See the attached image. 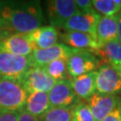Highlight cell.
Here are the masks:
<instances>
[{
  "label": "cell",
  "mask_w": 121,
  "mask_h": 121,
  "mask_svg": "<svg viewBox=\"0 0 121 121\" xmlns=\"http://www.w3.org/2000/svg\"><path fill=\"white\" fill-rule=\"evenodd\" d=\"M96 38L99 48L108 41L117 39V14L100 16L96 30Z\"/></svg>",
  "instance_id": "16"
},
{
  "label": "cell",
  "mask_w": 121,
  "mask_h": 121,
  "mask_svg": "<svg viewBox=\"0 0 121 121\" xmlns=\"http://www.w3.org/2000/svg\"><path fill=\"white\" fill-rule=\"evenodd\" d=\"M48 99L50 106L54 108H69L74 106L75 102L78 101L71 80L68 79L55 82L54 86L48 91Z\"/></svg>",
  "instance_id": "8"
},
{
  "label": "cell",
  "mask_w": 121,
  "mask_h": 121,
  "mask_svg": "<svg viewBox=\"0 0 121 121\" xmlns=\"http://www.w3.org/2000/svg\"><path fill=\"white\" fill-rule=\"evenodd\" d=\"M0 79H1V75H0Z\"/></svg>",
  "instance_id": "30"
},
{
  "label": "cell",
  "mask_w": 121,
  "mask_h": 121,
  "mask_svg": "<svg viewBox=\"0 0 121 121\" xmlns=\"http://www.w3.org/2000/svg\"><path fill=\"white\" fill-rule=\"evenodd\" d=\"M100 15L95 10L88 13H78L68 19L63 24L62 29L70 31H79L96 36L97 25Z\"/></svg>",
  "instance_id": "11"
},
{
  "label": "cell",
  "mask_w": 121,
  "mask_h": 121,
  "mask_svg": "<svg viewBox=\"0 0 121 121\" xmlns=\"http://www.w3.org/2000/svg\"><path fill=\"white\" fill-rule=\"evenodd\" d=\"M11 33H13L11 30H9V28L7 25L4 23V22L0 18V39H2L3 38L6 37L10 35Z\"/></svg>",
  "instance_id": "27"
},
{
  "label": "cell",
  "mask_w": 121,
  "mask_h": 121,
  "mask_svg": "<svg viewBox=\"0 0 121 121\" xmlns=\"http://www.w3.org/2000/svg\"><path fill=\"white\" fill-rule=\"evenodd\" d=\"M121 102V99L116 94H99L95 92L87 100L95 121L103 119Z\"/></svg>",
  "instance_id": "9"
},
{
  "label": "cell",
  "mask_w": 121,
  "mask_h": 121,
  "mask_svg": "<svg viewBox=\"0 0 121 121\" xmlns=\"http://www.w3.org/2000/svg\"><path fill=\"white\" fill-rule=\"evenodd\" d=\"M74 50L75 49L69 48L64 43H57L47 49H34L30 55V57L33 66L43 67L52 61L57 59L67 60V58L73 52H74Z\"/></svg>",
  "instance_id": "10"
},
{
  "label": "cell",
  "mask_w": 121,
  "mask_h": 121,
  "mask_svg": "<svg viewBox=\"0 0 121 121\" xmlns=\"http://www.w3.org/2000/svg\"><path fill=\"white\" fill-rule=\"evenodd\" d=\"M117 39L121 42V10L117 13Z\"/></svg>",
  "instance_id": "28"
},
{
  "label": "cell",
  "mask_w": 121,
  "mask_h": 121,
  "mask_svg": "<svg viewBox=\"0 0 121 121\" xmlns=\"http://www.w3.org/2000/svg\"><path fill=\"white\" fill-rule=\"evenodd\" d=\"M75 4L77 5L80 13H88L94 11L92 1L91 0H75Z\"/></svg>",
  "instance_id": "23"
},
{
  "label": "cell",
  "mask_w": 121,
  "mask_h": 121,
  "mask_svg": "<svg viewBox=\"0 0 121 121\" xmlns=\"http://www.w3.org/2000/svg\"><path fill=\"white\" fill-rule=\"evenodd\" d=\"M95 87L99 94L121 92V77L117 70L109 64L100 65L96 71Z\"/></svg>",
  "instance_id": "5"
},
{
  "label": "cell",
  "mask_w": 121,
  "mask_h": 121,
  "mask_svg": "<svg viewBox=\"0 0 121 121\" xmlns=\"http://www.w3.org/2000/svg\"><path fill=\"white\" fill-rule=\"evenodd\" d=\"M0 18L13 33L29 34L44 22L38 1H0Z\"/></svg>",
  "instance_id": "1"
},
{
  "label": "cell",
  "mask_w": 121,
  "mask_h": 121,
  "mask_svg": "<svg viewBox=\"0 0 121 121\" xmlns=\"http://www.w3.org/2000/svg\"><path fill=\"white\" fill-rule=\"evenodd\" d=\"M28 97L20 80L1 77L0 79V110H22Z\"/></svg>",
  "instance_id": "2"
},
{
  "label": "cell",
  "mask_w": 121,
  "mask_h": 121,
  "mask_svg": "<svg viewBox=\"0 0 121 121\" xmlns=\"http://www.w3.org/2000/svg\"><path fill=\"white\" fill-rule=\"evenodd\" d=\"M72 121H95L89 106L85 103L79 102L73 108Z\"/></svg>",
  "instance_id": "22"
},
{
  "label": "cell",
  "mask_w": 121,
  "mask_h": 121,
  "mask_svg": "<svg viewBox=\"0 0 121 121\" xmlns=\"http://www.w3.org/2000/svg\"><path fill=\"white\" fill-rule=\"evenodd\" d=\"M20 110H0V121H17Z\"/></svg>",
  "instance_id": "24"
},
{
  "label": "cell",
  "mask_w": 121,
  "mask_h": 121,
  "mask_svg": "<svg viewBox=\"0 0 121 121\" xmlns=\"http://www.w3.org/2000/svg\"><path fill=\"white\" fill-rule=\"evenodd\" d=\"M60 38L65 45L73 49L88 50L97 54L99 49L96 36L89 33L65 30L60 33Z\"/></svg>",
  "instance_id": "12"
},
{
  "label": "cell",
  "mask_w": 121,
  "mask_h": 121,
  "mask_svg": "<svg viewBox=\"0 0 121 121\" xmlns=\"http://www.w3.org/2000/svg\"><path fill=\"white\" fill-rule=\"evenodd\" d=\"M73 107L69 108H51L48 109L43 117L39 118L40 121H72Z\"/></svg>",
  "instance_id": "21"
},
{
  "label": "cell",
  "mask_w": 121,
  "mask_h": 121,
  "mask_svg": "<svg viewBox=\"0 0 121 121\" xmlns=\"http://www.w3.org/2000/svg\"><path fill=\"white\" fill-rule=\"evenodd\" d=\"M98 54L101 55L109 65H121V42L117 39L110 40L99 48Z\"/></svg>",
  "instance_id": "18"
},
{
  "label": "cell",
  "mask_w": 121,
  "mask_h": 121,
  "mask_svg": "<svg viewBox=\"0 0 121 121\" xmlns=\"http://www.w3.org/2000/svg\"><path fill=\"white\" fill-rule=\"evenodd\" d=\"M20 81L28 93L34 91L48 93L56 82L42 67L39 66L30 67Z\"/></svg>",
  "instance_id": "7"
},
{
  "label": "cell",
  "mask_w": 121,
  "mask_h": 121,
  "mask_svg": "<svg viewBox=\"0 0 121 121\" xmlns=\"http://www.w3.org/2000/svg\"><path fill=\"white\" fill-rule=\"evenodd\" d=\"M42 68L56 82L68 79L69 73L67 70L66 60L65 59H57L52 61L49 64L43 66Z\"/></svg>",
  "instance_id": "19"
},
{
  "label": "cell",
  "mask_w": 121,
  "mask_h": 121,
  "mask_svg": "<svg viewBox=\"0 0 121 121\" xmlns=\"http://www.w3.org/2000/svg\"><path fill=\"white\" fill-rule=\"evenodd\" d=\"M92 5L96 12L103 16H113L120 12L121 0H94Z\"/></svg>",
  "instance_id": "20"
},
{
  "label": "cell",
  "mask_w": 121,
  "mask_h": 121,
  "mask_svg": "<svg viewBox=\"0 0 121 121\" xmlns=\"http://www.w3.org/2000/svg\"><path fill=\"white\" fill-rule=\"evenodd\" d=\"M28 35L33 50L51 48L58 40V32L52 26H41Z\"/></svg>",
  "instance_id": "14"
},
{
  "label": "cell",
  "mask_w": 121,
  "mask_h": 121,
  "mask_svg": "<svg viewBox=\"0 0 121 121\" xmlns=\"http://www.w3.org/2000/svg\"><path fill=\"white\" fill-rule=\"evenodd\" d=\"M68 73L72 78L94 72L99 65L96 56L88 50L75 49L66 60Z\"/></svg>",
  "instance_id": "4"
},
{
  "label": "cell",
  "mask_w": 121,
  "mask_h": 121,
  "mask_svg": "<svg viewBox=\"0 0 121 121\" xmlns=\"http://www.w3.org/2000/svg\"><path fill=\"white\" fill-rule=\"evenodd\" d=\"M114 67L117 70V72H118V73H119V75H120L121 77V65H119V66H114Z\"/></svg>",
  "instance_id": "29"
},
{
  "label": "cell",
  "mask_w": 121,
  "mask_h": 121,
  "mask_svg": "<svg viewBox=\"0 0 121 121\" xmlns=\"http://www.w3.org/2000/svg\"><path fill=\"white\" fill-rule=\"evenodd\" d=\"M95 76L96 72L94 71L71 79L73 90L78 99L88 100L95 93Z\"/></svg>",
  "instance_id": "17"
},
{
  "label": "cell",
  "mask_w": 121,
  "mask_h": 121,
  "mask_svg": "<svg viewBox=\"0 0 121 121\" xmlns=\"http://www.w3.org/2000/svg\"><path fill=\"white\" fill-rule=\"evenodd\" d=\"M17 121H40L39 118L34 117L32 115L29 114L28 112H26L25 110H20V114H19V117H18Z\"/></svg>",
  "instance_id": "26"
},
{
  "label": "cell",
  "mask_w": 121,
  "mask_h": 121,
  "mask_svg": "<svg viewBox=\"0 0 121 121\" xmlns=\"http://www.w3.org/2000/svg\"><path fill=\"white\" fill-rule=\"evenodd\" d=\"M33 66L30 56H18L0 50L1 77L21 80L25 73Z\"/></svg>",
  "instance_id": "3"
},
{
  "label": "cell",
  "mask_w": 121,
  "mask_h": 121,
  "mask_svg": "<svg viewBox=\"0 0 121 121\" xmlns=\"http://www.w3.org/2000/svg\"><path fill=\"white\" fill-rule=\"evenodd\" d=\"M0 50L18 56H29L33 51L29 35L11 33L0 39Z\"/></svg>",
  "instance_id": "13"
},
{
  "label": "cell",
  "mask_w": 121,
  "mask_h": 121,
  "mask_svg": "<svg viewBox=\"0 0 121 121\" xmlns=\"http://www.w3.org/2000/svg\"><path fill=\"white\" fill-rule=\"evenodd\" d=\"M49 22L54 28H62L68 19L80 13L73 0H51L47 4Z\"/></svg>",
  "instance_id": "6"
},
{
  "label": "cell",
  "mask_w": 121,
  "mask_h": 121,
  "mask_svg": "<svg viewBox=\"0 0 121 121\" xmlns=\"http://www.w3.org/2000/svg\"><path fill=\"white\" fill-rule=\"evenodd\" d=\"M51 108L48 99V93L34 91L28 93L23 110L34 117L40 118Z\"/></svg>",
  "instance_id": "15"
},
{
  "label": "cell",
  "mask_w": 121,
  "mask_h": 121,
  "mask_svg": "<svg viewBox=\"0 0 121 121\" xmlns=\"http://www.w3.org/2000/svg\"><path fill=\"white\" fill-rule=\"evenodd\" d=\"M103 121H121V102L104 118Z\"/></svg>",
  "instance_id": "25"
}]
</instances>
